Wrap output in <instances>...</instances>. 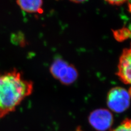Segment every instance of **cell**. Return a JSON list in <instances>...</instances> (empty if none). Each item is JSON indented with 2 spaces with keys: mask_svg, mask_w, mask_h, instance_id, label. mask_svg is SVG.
Segmentation results:
<instances>
[{
  "mask_svg": "<svg viewBox=\"0 0 131 131\" xmlns=\"http://www.w3.org/2000/svg\"><path fill=\"white\" fill-rule=\"evenodd\" d=\"M34 84L13 70L0 75V118L14 112L33 91Z\"/></svg>",
  "mask_w": 131,
  "mask_h": 131,
  "instance_id": "6da1fadb",
  "label": "cell"
},
{
  "mask_svg": "<svg viewBox=\"0 0 131 131\" xmlns=\"http://www.w3.org/2000/svg\"><path fill=\"white\" fill-rule=\"evenodd\" d=\"M50 71L55 78L64 85H70L78 76L77 69L61 58L56 59L50 68Z\"/></svg>",
  "mask_w": 131,
  "mask_h": 131,
  "instance_id": "7a4b0ae2",
  "label": "cell"
},
{
  "mask_svg": "<svg viewBox=\"0 0 131 131\" xmlns=\"http://www.w3.org/2000/svg\"><path fill=\"white\" fill-rule=\"evenodd\" d=\"M128 92L124 88L115 87L110 90L107 96V105L115 113H121L127 109L130 103Z\"/></svg>",
  "mask_w": 131,
  "mask_h": 131,
  "instance_id": "3957f363",
  "label": "cell"
},
{
  "mask_svg": "<svg viewBox=\"0 0 131 131\" xmlns=\"http://www.w3.org/2000/svg\"><path fill=\"white\" fill-rule=\"evenodd\" d=\"M114 121L112 113L109 110L98 109L93 110L89 116V122L97 131H106L111 127Z\"/></svg>",
  "mask_w": 131,
  "mask_h": 131,
  "instance_id": "277c9868",
  "label": "cell"
},
{
  "mask_svg": "<svg viewBox=\"0 0 131 131\" xmlns=\"http://www.w3.org/2000/svg\"><path fill=\"white\" fill-rule=\"evenodd\" d=\"M117 74L126 84L131 85V45L125 49L120 56Z\"/></svg>",
  "mask_w": 131,
  "mask_h": 131,
  "instance_id": "5b68a950",
  "label": "cell"
},
{
  "mask_svg": "<svg viewBox=\"0 0 131 131\" xmlns=\"http://www.w3.org/2000/svg\"><path fill=\"white\" fill-rule=\"evenodd\" d=\"M16 3L23 11L28 13L42 14L43 1L41 0H31V1H17Z\"/></svg>",
  "mask_w": 131,
  "mask_h": 131,
  "instance_id": "8992f818",
  "label": "cell"
},
{
  "mask_svg": "<svg viewBox=\"0 0 131 131\" xmlns=\"http://www.w3.org/2000/svg\"><path fill=\"white\" fill-rule=\"evenodd\" d=\"M112 131H131V119L126 118Z\"/></svg>",
  "mask_w": 131,
  "mask_h": 131,
  "instance_id": "52a82bcc",
  "label": "cell"
},
{
  "mask_svg": "<svg viewBox=\"0 0 131 131\" xmlns=\"http://www.w3.org/2000/svg\"><path fill=\"white\" fill-rule=\"evenodd\" d=\"M108 2L112 5H120L126 2V1H108Z\"/></svg>",
  "mask_w": 131,
  "mask_h": 131,
  "instance_id": "ba28073f",
  "label": "cell"
},
{
  "mask_svg": "<svg viewBox=\"0 0 131 131\" xmlns=\"http://www.w3.org/2000/svg\"><path fill=\"white\" fill-rule=\"evenodd\" d=\"M128 93H129V95H130V97H131V88L129 89V91H128Z\"/></svg>",
  "mask_w": 131,
  "mask_h": 131,
  "instance_id": "9c48e42d",
  "label": "cell"
},
{
  "mask_svg": "<svg viewBox=\"0 0 131 131\" xmlns=\"http://www.w3.org/2000/svg\"><path fill=\"white\" fill-rule=\"evenodd\" d=\"M76 131H83V130H82L80 129V127H79V128H77V129Z\"/></svg>",
  "mask_w": 131,
  "mask_h": 131,
  "instance_id": "30bf717a",
  "label": "cell"
},
{
  "mask_svg": "<svg viewBox=\"0 0 131 131\" xmlns=\"http://www.w3.org/2000/svg\"><path fill=\"white\" fill-rule=\"evenodd\" d=\"M129 9H130V11H131V5L129 6Z\"/></svg>",
  "mask_w": 131,
  "mask_h": 131,
  "instance_id": "8fae6325",
  "label": "cell"
}]
</instances>
